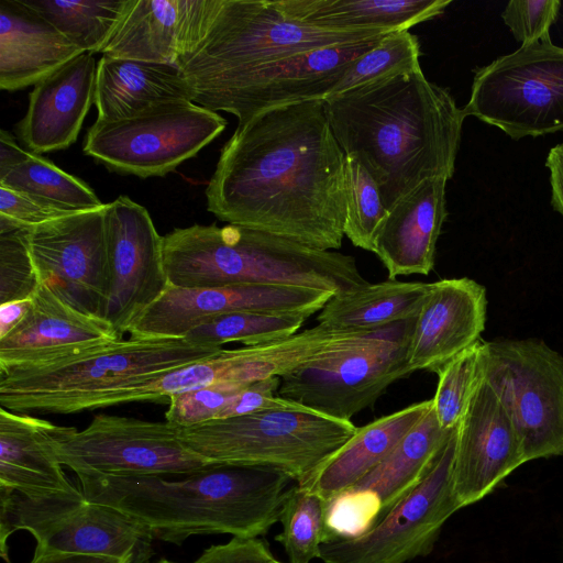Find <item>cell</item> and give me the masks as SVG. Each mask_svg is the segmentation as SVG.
I'll return each mask as SVG.
<instances>
[{
    "instance_id": "8",
    "label": "cell",
    "mask_w": 563,
    "mask_h": 563,
    "mask_svg": "<svg viewBox=\"0 0 563 563\" xmlns=\"http://www.w3.org/2000/svg\"><path fill=\"white\" fill-rule=\"evenodd\" d=\"M27 530L36 540L34 555L52 552L103 554L148 563L153 536L133 517L71 493L26 494L0 486V548L9 562L7 540Z\"/></svg>"
},
{
    "instance_id": "41",
    "label": "cell",
    "mask_w": 563,
    "mask_h": 563,
    "mask_svg": "<svg viewBox=\"0 0 563 563\" xmlns=\"http://www.w3.org/2000/svg\"><path fill=\"white\" fill-rule=\"evenodd\" d=\"M29 229L0 222V305L32 298L40 286L29 249Z\"/></svg>"
},
{
    "instance_id": "45",
    "label": "cell",
    "mask_w": 563,
    "mask_h": 563,
    "mask_svg": "<svg viewBox=\"0 0 563 563\" xmlns=\"http://www.w3.org/2000/svg\"><path fill=\"white\" fill-rule=\"evenodd\" d=\"M275 560L265 540L233 537L227 543L206 549L191 563H274Z\"/></svg>"
},
{
    "instance_id": "24",
    "label": "cell",
    "mask_w": 563,
    "mask_h": 563,
    "mask_svg": "<svg viewBox=\"0 0 563 563\" xmlns=\"http://www.w3.org/2000/svg\"><path fill=\"white\" fill-rule=\"evenodd\" d=\"M448 180L442 176L428 178L388 210L373 252L388 279L433 271L438 239L448 216Z\"/></svg>"
},
{
    "instance_id": "9",
    "label": "cell",
    "mask_w": 563,
    "mask_h": 563,
    "mask_svg": "<svg viewBox=\"0 0 563 563\" xmlns=\"http://www.w3.org/2000/svg\"><path fill=\"white\" fill-rule=\"evenodd\" d=\"M416 317L372 331L347 349L282 376L277 395L351 421L394 382L412 374L408 354Z\"/></svg>"
},
{
    "instance_id": "48",
    "label": "cell",
    "mask_w": 563,
    "mask_h": 563,
    "mask_svg": "<svg viewBox=\"0 0 563 563\" xmlns=\"http://www.w3.org/2000/svg\"><path fill=\"white\" fill-rule=\"evenodd\" d=\"M32 298L12 300L0 305V339L14 330L26 317Z\"/></svg>"
},
{
    "instance_id": "31",
    "label": "cell",
    "mask_w": 563,
    "mask_h": 563,
    "mask_svg": "<svg viewBox=\"0 0 563 563\" xmlns=\"http://www.w3.org/2000/svg\"><path fill=\"white\" fill-rule=\"evenodd\" d=\"M430 283L387 279L334 294L319 311L318 324L336 331L371 332L415 318Z\"/></svg>"
},
{
    "instance_id": "17",
    "label": "cell",
    "mask_w": 563,
    "mask_h": 563,
    "mask_svg": "<svg viewBox=\"0 0 563 563\" xmlns=\"http://www.w3.org/2000/svg\"><path fill=\"white\" fill-rule=\"evenodd\" d=\"M108 291L103 319L122 336L168 288L163 236L148 211L128 196L106 209Z\"/></svg>"
},
{
    "instance_id": "3",
    "label": "cell",
    "mask_w": 563,
    "mask_h": 563,
    "mask_svg": "<svg viewBox=\"0 0 563 563\" xmlns=\"http://www.w3.org/2000/svg\"><path fill=\"white\" fill-rule=\"evenodd\" d=\"M177 481L163 476L78 474L91 501L144 525L154 539L180 544L190 536H264L280 520L295 479L263 465L213 463ZM296 483V482H295Z\"/></svg>"
},
{
    "instance_id": "37",
    "label": "cell",
    "mask_w": 563,
    "mask_h": 563,
    "mask_svg": "<svg viewBox=\"0 0 563 563\" xmlns=\"http://www.w3.org/2000/svg\"><path fill=\"white\" fill-rule=\"evenodd\" d=\"M325 499L308 487L295 484L285 500L276 536L289 563H310L320 558L324 543Z\"/></svg>"
},
{
    "instance_id": "47",
    "label": "cell",
    "mask_w": 563,
    "mask_h": 563,
    "mask_svg": "<svg viewBox=\"0 0 563 563\" xmlns=\"http://www.w3.org/2000/svg\"><path fill=\"white\" fill-rule=\"evenodd\" d=\"M30 563H132V561L103 554L52 552L33 555Z\"/></svg>"
},
{
    "instance_id": "38",
    "label": "cell",
    "mask_w": 563,
    "mask_h": 563,
    "mask_svg": "<svg viewBox=\"0 0 563 563\" xmlns=\"http://www.w3.org/2000/svg\"><path fill=\"white\" fill-rule=\"evenodd\" d=\"M420 54L419 41L409 30L390 32L351 64L329 96L420 68Z\"/></svg>"
},
{
    "instance_id": "5",
    "label": "cell",
    "mask_w": 563,
    "mask_h": 563,
    "mask_svg": "<svg viewBox=\"0 0 563 563\" xmlns=\"http://www.w3.org/2000/svg\"><path fill=\"white\" fill-rule=\"evenodd\" d=\"M222 347L185 339H120L53 360L0 369V405L15 412L75 413L139 377L206 358Z\"/></svg>"
},
{
    "instance_id": "34",
    "label": "cell",
    "mask_w": 563,
    "mask_h": 563,
    "mask_svg": "<svg viewBox=\"0 0 563 563\" xmlns=\"http://www.w3.org/2000/svg\"><path fill=\"white\" fill-rule=\"evenodd\" d=\"M0 186L65 213L98 209L107 205L85 181L34 153L2 176Z\"/></svg>"
},
{
    "instance_id": "16",
    "label": "cell",
    "mask_w": 563,
    "mask_h": 563,
    "mask_svg": "<svg viewBox=\"0 0 563 563\" xmlns=\"http://www.w3.org/2000/svg\"><path fill=\"white\" fill-rule=\"evenodd\" d=\"M107 206L49 220L27 233L40 284L76 310L100 318L108 291Z\"/></svg>"
},
{
    "instance_id": "20",
    "label": "cell",
    "mask_w": 563,
    "mask_h": 563,
    "mask_svg": "<svg viewBox=\"0 0 563 563\" xmlns=\"http://www.w3.org/2000/svg\"><path fill=\"white\" fill-rule=\"evenodd\" d=\"M487 294L468 277L430 283L410 336L408 364L411 373H438L448 362L470 349L485 330Z\"/></svg>"
},
{
    "instance_id": "21",
    "label": "cell",
    "mask_w": 563,
    "mask_h": 563,
    "mask_svg": "<svg viewBox=\"0 0 563 563\" xmlns=\"http://www.w3.org/2000/svg\"><path fill=\"white\" fill-rule=\"evenodd\" d=\"M216 0H132L103 55L179 67L199 42Z\"/></svg>"
},
{
    "instance_id": "35",
    "label": "cell",
    "mask_w": 563,
    "mask_h": 563,
    "mask_svg": "<svg viewBox=\"0 0 563 563\" xmlns=\"http://www.w3.org/2000/svg\"><path fill=\"white\" fill-rule=\"evenodd\" d=\"M309 317L306 313H228L203 321L184 339L197 345L222 347L225 343L240 342L254 346L297 333Z\"/></svg>"
},
{
    "instance_id": "29",
    "label": "cell",
    "mask_w": 563,
    "mask_h": 563,
    "mask_svg": "<svg viewBox=\"0 0 563 563\" xmlns=\"http://www.w3.org/2000/svg\"><path fill=\"white\" fill-rule=\"evenodd\" d=\"M432 404V399L415 402L357 427L356 432L318 468L311 479L300 486L310 488L324 499L353 487L397 448Z\"/></svg>"
},
{
    "instance_id": "12",
    "label": "cell",
    "mask_w": 563,
    "mask_h": 563,
    "mask_svg": "<svg viewBox=\"0 0 563 563\" xmlns=\"http://www.w3.org/2000/svg\"><path fill=\"white\" fill-rule=\"evenodd\" d=\"M483 374L509 411L526 463L563 455V355L540 339L483 343Z\"/></svg>"
},
{
    "instance_id": "51",
    "label": "cell",
    "mask_w": 563,
    "mask_h": 563,
    "mask_svg": "<svg viewBox=\"0 0 563 563\" xmlns=\"http://www.w3.org/2000/svg\"><path fill=\"white\" fill-rule=\"evenodd\" d=\"M274 563H283V562H280V561H278V560H275V561H274Z\"/></svg>"
},
{
    "instance_id": "10",
    "label": "cell",
    "mask_w": 563,
    "mask_h": 563,
    "mask_svg": "<svg viewBox=\"0 0 563 563\" xmlns=\"http://www.w3.org/2000/svg\"><path fill=\"white\" fill-rule=\"evenodd\" d=\"M463 111L515 141L563 132V47L548 37L476 68Z\"/></svg>"
},
{
    "instance_id": "46",
    "label": "cell",
    "mask_w": 563,
    "mask_h": 563,
    "mask_svg": "<svg viewBox=\"0 0 563 563\" xmlns=\"http://www.w3.org/2000/svg\"><path fill=\"white\" fill-rule=\"evenodd\" d=\"M545 167L549 170L550 203L555 212L563 218V143L550 148Z\"/></svg>"
},
{
    "instance_id": "30",
    "label": "cell",
    "mask_w": 563,
    "mask_h": 563,
    "mask_svg": "<svg viewBox=\"0 0 563 563\" xmlns=\"http://www.w3.org/2000/svg\"><path fill=\"white\" fill-rule=\"evenodd\" d=\"M289 16L341 30H409L441 15L451 0H277Z\"/></svg>"
},
{
    "instance_id": "36",
    "label": "cell",
    "mask_w": 563,
    "mask_h": 563,
    "mask_svg": "<svg viewBox=\"0 0 563 563\" xmlns=\"http://www.w3.org/2000/svg\"><path fill=\"white\" fill-rule=\"evenodd\" d=\"M344 235L354 246L374 252L376 238L388 216L379 188L365 166L352 154L344 157Z\"/></svg>"
},
{
    "instance_id": "42",
    "label": "cell",
    "mask_w": 563,
    "mask_h": 563,
    "mask_svg": "<svg viewBox=\"0 0 563 563\" xmlns=\"http://www.w3.org/2000/svg\"><path fill=\"white\" fill-rule=\"evenodd\" d=\"M245 386L217 384L173 395L168 398L165 420L178 428H186L219 419Z\"/></svg>"
},
{
    "instance_id": "32",
    "label": "cell",
    "mask_w": 563,
    "mask_h": 563,
    "mask_svg": "<svg viewBox=\"0 0 563 563\" xmlns=\"http://www.w3.org/2000/svg\"><path fill=\"white\" fill-rule=\"evenodd\" d=\"M453 431L440 427L432 405L397 448L353 487L377 494L382 504V519L422 482Z\"/></svg>"
},
{
    "instance_id": "40",
    "label": "cell",
    "mask_w": 563,
    "mask_h": 563,
    "mask_svg": "<svg viewBox=\"0 0 563 563\" xmlns=\"http://www.w3.org/2000/svg\"><path fill=\"white\" fill-rule=\"evenodd\" d=\"M382 517L376 493L351 487L325 499L324 543L360 538Z\"/></svg>"
},
{
    "instance_id": "33",
    "label": "cell",
    "mask_w": 563,
    "mask_h": 563,
    "mask_svg": "<svg viewBox=\"0 0 563 563\" xmlns=\"http://www.w3.org/2000/svg\"><path fill=\"white\" fill-rule=\"evenodd\" d=\"M82 53H101L132 0H22Z\"/></svg>"
},
{
    "instance_id": "1",
    "label": "cell",
    "mask_w": 563,
    "mask_h": 563,
    "mask_svg": "<svg viewBox=\"0 0 563 563\" xmlns=\"http://www.w3.org/2000/svg\"><path fill=\"white\" fill-rule=\"evenodd\" d=\"M345 153L323 99L262 111L223 145L206 188L219 220L319 250L341 247Z\"/></svg>"
},
{
    "instance_id": "15",
    "label": "cell",
    "mask_w": 563,
    "mask_h": 563,
    "mask_svg": "<svg viewBox=\"0 0 563 563\" xmlns=\"http://www.w3.org/2000/svg\"><path fill=\"white\" fill-rule=\"evenodd\" d=\"M455 431L420 484L365 534L323 543L319 559L324 563H406L430 554L444 522L462 508L452 476Z\"/></svg>"
},
{
    "instance_id": "26",
    "label": "cell",
    "mask_w": 563,
    "mask_h": 563,
    "mask_svg": "<svg viewBox=\"0 0 563 563\" xmlns=\"http://www.w3.org/2000/svg\"><path fill=\"white\" fill-rule=\"evenodd\" d=\"M173 101H191L194 95L179 67L102 55L96 76V121L133 117Z\"/></svg>"
},
{
    "instance_id": "13",
    "label": "cell",
    "mask_w": 563,
    "mask_h": 563,
    "mask_svg": "<svg viewBox=\"0 0 563 563\" xmlns=\"http://www.w3.org/2000/svg\"><path fill=\"white\" fill-rule=\"evenodd\" d=\"M168 421L100 413L82 430L58 427L53 450L78 474L181 476L213 464L190 451Z\"/></svg>"
},
{
    "instance_id": "2",
    "label": "cell",
    "mask_w": 563,
    "mask_h": 563,
    "mask_svg": "<svg viewBox=\"0 0 563 563\" xmlns=\"http://www.w3.org/2000/svg\"><path fill=\"white\" fill-rule=\"evenodd\" d=\"M340 147L365 166L389 210L420 183L451 179L466 118L421 67L323 99Z\"/></svg>"
},
{
    "instance_id": "43",
    "label": "cell",
    "mask_w": 563,
    "mask_h": 563,
    "mask_svg": "<svg viewBox=\"0 0 563 563\" xmlns=\"http://www.w3.org/2000/svg\"><path fill=\"white\" fill-rule=\"evenodd\" d=\"M559 0H511L501 12L504 23L521 45L550 37L556 22Z\"/></svg>"
},
{
    "instance_id": "50",
    "label": "cell",
    "mask_w": 563,
    "mask_h": 563,
    "mask_svg": "<svg viewBox=\"0 0 563 563\" xmlns=\"http://www.w3.org/2000/svg\"><path fill=\"white\" fill-rule=\"evenodd\" d=\"M156 563H174V562L168 561V560H166V559H162V560H159V561H158V562H156Z\"/></svg>"
},
{
    "instance_id": "6",
    "label": "cell",
    "mask_w": 563,
    "mask_h": 563,
    "mask_svg": "<svg viewBox=\"0 0 563 563\" xmlns=\"http://www.w3.org/2000/svg\"><path fill=\"white\" fill-rule=\"evenodd\" d=\"M357 430L294 404L179 428V439L210 463L263 465L307 484L318 468Z\"/></svg>"
},
{
    "instance_id": "14",
    "label": "cell",
    "mask_w": 563,
    "mask_h": 563,
    "mask_svg": "<svg viewBox=\"0 0 563 563\" xmlns=\"http://www.w3.org/2000/svg\"><path fill=\"white\" fill-rule=\"evenodd\" d=\"M387 34L264 63L217 78L194 91V102L238 118V125L267 109L327 98L351 64Z\"/></svg>"
},
{
    "instance_id": "23",
    "label": "cell",
    "mask_w": 563,
    "mask_h": 563,
    "mask_svg": "<svg viewBox=\"0 0 563 563\" xmlns=\"http://www.w3.org/2000/svg\"><path fill=\"white\" fill-rule=\"evenodd\" d=\"M97 66L91 53H82L34 85L26 113L16 126L29 152L41 155L77 141L95 103Z\"/></svg>"
},
{
    "instance_id": "39",
    "label": "cell",
    "mask_w": 563,
    "mask_h": 563,
    "mask_svg": "<svg viewBox=\"0 0 563 563\" xmlns=\"http://www.w3.org/2000/svg\"><path fill=\"white\" fill-rule=\"evenodd\" d=\"M483 343L484 341H478L437 373L439 379L432 398L433 410L443 430L456 428L483 376Z\"/></svg>"
},
{
    "instance_id": "22",
    "label": "cell",
    "mask_w": 563,
    "mask_h": 563,
    "mask_svg": "<svg viewBox=\"0 0 563 563\" xmlns=\"http://www.w3.org/2000/svg\"><path fill=\"white\" fill-rule=\"evenodd\" d=\"M120 339L107 320L76 310L40 284L24 320L0 339V369L53 360Z\"/></svg>"
},
{
    "instance_id": "7",
    "label": "cell",
    "mask_w": 563,
    "mask_h": 563,
    "mask_svg": "<svg viewBox=\"0 0 563 563\" xmlns=\"http://www.w3.org/2000/svg\"><path fill=\"white\" fill-rule=\"evenodd\" d=\"M390 32L307 24L287 15L272 0H216L199 42L180 62L179 69L194 95L228 74Z\"/></svg>"
},
{
    "instance_id": "49",
    "label": "cell",
    "mask_w": 563,
    "mask_h": 563,
    "mask_svg": "<svg viewBox=\"0 0 563 563\" xmlns=\"http://www.w3.org/2000/svg\"><path fill=\"white\" fill-rule=\"evenodd\" d=\"M31 152L21 148L14 136L1 130L0 132V178L16 165L24 162Z\"/></svg>"
},
{
    "instance_id": "18",
    "label": "cell",
    "mask_w": 563,
    "mask_h": 563,
    "mask_svg": "<svg viewBox=\"0 0 563 563\" xmlns=\"http://www.w3.org/2000/svg\"><path fill=\"white\" fill-rule=\"evenodd\" d=\"M334 294L283 285H241L187 288L169 285L166 291L130 325L135 338L184 339L203 321L234 312H319Z\"/></svg>"
},
{
    "instance_id": "25",
    "label": "cell",
    "mask_w": 563,
    "mask_h": 563,
    "mask_svg": "<svg viewBox=\"0 0 563 563\" xmlns=\"http://www.w3.org/2000/svg\"><path fill=\"white\" fill-rule=\"evenodd\" d=\"M82 52L22 0H0V88L36 85Z\"/></svg>"
},
{
    "instance_id": "44",
    "label": "cell",
    "mask_w": 563,
    "mask_h": 563,
    "mask_svg": "<svg viewBox=\"0 0 563 563\" xmlns=\"http://www.w3.org/2000/svg\"><path fill=\"white\" fill-rule=\"evenodd\" d=\"M67 214L70 213L49 208L24 194L0 186V220L12 225L32 228Z\"/></svg>"
},
{
    "instance_id": "11",
    "label": "cell",
    "mask_w": 563,
    "mask_h": 563,
    "mask_svg": "<svg viewBox=\"0 0 563 563\" xmlns=\"http://www.w3.org/2000/svg\"><path fill=\"white\" fill-rule=\"evenodd\" d=\"M225 126L218 112L191 101H173L126 119L96 121L82 150L109 170L162 177L196 156Z\"/></svg>"
},
{
    "instance_id": "28",
    "label": "cell",
    "mask_w": 563,
    "mask_h": 563,
    "mask_svg": "<svg viewBox=\"0 0 563 563\" xmlns=\"http://www.w3.org/2000/svg\"><path fill=\"white\" fill-rule=\"evenodd\" d=\"M256 346L225 350L153 376L139 377L91 400L87 410L134 401H159L217 384L247 385L264 380Z\"/></svg>"
},
{
    "instance_id": "19",
    "label": "cell",
    "mask_w": 563,
    "mask_h": 563,
    "mask_svg": "<svg viewBox=\"0 0 563 563\" xmlns=\"http://www.w3.org/2000/svg\"><path fill=\"white\" fill-rule=\"evenodd\" d=\"M525 463L514 420L483 374L455 431L452 476L461 507L484 498Z\"/></svg>"
},
{
    "instance_id": "27",
    "label": "cell",
    "mask_w": 563,
    "mask_h": 563,
    "mask_svg": "<svg viewBox=\"0 0 563 563\" xmlns=\"http://www.w3.org/2000/svg\"><path fill=\"white\" fill-rule=\"evenodd\" d=\"M59 426L0 408V486L26 494L71 493L53 450Z\"/></svg>"
},
{
    "instance_id": "4",
    "label": "cell",
    "mask_w": 563,
    "mask_h": 563,
    "mask_svg": "<svg viewBox=\"0 0 563 563\" xmlns=\"http://www.w3.org/2000/svg\"><path fill=\"white\" fill-rule=\"evenodd\" d=\"M163 261L176 287L283 285L338 294L368 283L351 255L229 223L172 230L163 236Z\"/></svg>"
}]
</instances>
